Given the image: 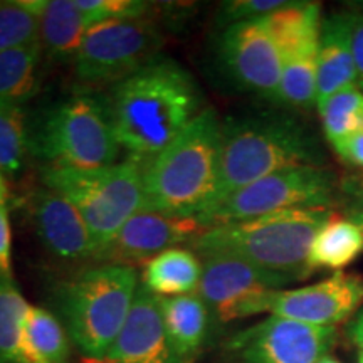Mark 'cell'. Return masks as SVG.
Here are the masks:
<instances>
[{"mask_svg": "<svg viewBox=\"0 0 363 363\" xmlns=\"http://www.w3.org/2000/svg\"><path fill=\"white\" fill-rule=\"evenodd\" d=\"M113 128L130 157L148 162L201 113V91L172 59H155L110 91Z\"/></svg>", "mask_w": 363, "mask_h": 363, "instance_id": "cell-1", "label": "cell"}, {"mask_svg": "<svg viewBox=\"0 0 363 363\" xmlns=\"http://www.w3.org/2000/svg\"><path fill=\"white\" fill-rule=\"evenodd\" d=\"M325 152L315 133L296 118L281 113L229 118L222 123L216 197L203 214L235 190L267 175L294 167H325Z\"/></svg>", "mask_w": 363, "mask_h": 363, "instance_id": "cell-2", "label": "cell"}, {"mask_svg": "<svg viewBox=\"0 0 363 363\" xmlns=\"http://www.w3.org/2000/svg\"><path fill=\"white\" fill-rule=\"evenodd\" d=\"M222 123L203 108L174 142L145 162V208L199 219L214 202L220 165Z\"/></svg>", "mask_w": 363, "mask_h": 363, "instance_id": "cell-3", "label": "cell"}, {"mask_svg": "<svg viewBox=\"0 0 363 363\" xmlns=\"http://www.w3.org/2000/svg\"><path fill=\"white\" fill-rule=\"evenodd\" d=\"M333 211H286L207 227L190 249L199 256H233L299 281L313 274L308 256L313 239Z\"/></svg>", "mask_w": 363, "mask_h": 363, "instance_id": "cell-4", "label": "cell"}, {"mask_svg": "<svg viewBox=\"0 0 363 363\" xmlns=\"http://www.w3.org/2000/svg\"><path fill=\"white\" fill-rule=\"evenodd\" d=\"M108 99L79 91L29 116V150L49 169L99 170L120 155Z\"/></svg>", "mask_w": 363, "mask_h": 363, "instance_id": "cell-5", "label": "cell"}, {"mask_svg": "<svg viewBox=\"0 0 363 363\" xmlns=\"http://www.w3.org/2000/svg\"><path fill=\"white\" fill-rule=\"evenodd\" d=\"M131 266L99 264L59 286L56 306L71 343L81 355L99 362L128 321L138 291Z\"/></svg>", "mask_w": 363, "mask_h": 363, "instance_id": "cell-6", "label": "cell"}, {"mask_svg": "<svg viewBox=\"0 0 363 363\" xmlns=\"http://www.w3.org/2000/svg\"><path fill=\"white\" fill-rule=\"evenodd\" d=\"M143 170L145 162L130 157L99 170L44 167L43 182L44 187L62 194L78 208L99 249L145 208Z\"/></svg>", "mask_w": 363, "mask_h": 363, "instance_id": "cell-7", "label": "cell"}, {"mask_svg": "<svg viewBox=\"0 0 363 363\" xmlns=\"http://www.w3.org/2000/svg\"><path fill=\"white\" fill-rule=\"evenodd\" d=\"M338 185L326 167L286 169L235 190L197 220L212 227L286 211H331L340 203Z\"/></svg>", "mask_w": 363, "mask_h": 363, "instance_id": "cell-8", "label": "cell"}, {"mask_svg": "<svg viewBox=\"0 0 363 363\" xmlns=\"http://www.w3.org/2000/svg\"><path fill=\"white\" fill-rule=\"evenodd\" d=\"M163 38L148 17L91 26L72 59L74 78L84 91L115 86L155 61Z\"/></svg>", "mask_w": 363, "mask_h": 363, "instance_id": "cell-9", "label": "cell"}, {"mask_svg": "<svg viewBox=\"0 0 363 363\" xmlns=\"http://www.w3.org/2000/svg\"><path fill=\"white\" fill-rule=\"evenodd\" d=\"M293 283L233 256H203L199 296L220 323L269 313L274 294Z\"/></svg>", "mask_w": 363, "mask_h": 363, "instance_id": "cell-10", "label": "cell"}, {"mask_svg": "<svg viewBox=\"0 0 363 363\" xmlns=\"http://www.w3.org/2000/svg\"><path fill=\"white\" fill-rule=\"evenodd\" d=\"M337 343V328L269 315L240 331L229 348L240 363H318Z\"/></svg>", "mask_w": 363, "mask_h": 363, "instance_id": "cell-11", "label": "cell"}, {"mask_svg": "<svg viewBox=\"0 0 363 363\" xmlns=\"http://www.w3.org/2000/svg\"><path fill=\"white\" fill-rule=\"evenodd\" d=\"M220 62L240 89L276 101L283 61L274 40L259 21L227 26L219 44Z\"/></svg>", "mask_w": 363, "mask_h": 363, "instance_id": "cell-12", "label": "cell"}, {"mask_svg": "<svg viewBox=\"0 0 363 363\" xmlns=\"http://www.w3.org/2000/svg\"><path fill=\"white\" fill-rule=\"evenodd\" d=\"M207 227L192 217H175L143 208L125 222L110 242L98 249L93 261L101 264L131 266L148 262L180 244L192 242Z\"/></svg>", "mask_w": 363, "mask_h": 363, "instance_id": "cell-13", "label": "cell"}, {"mask_svg": "<svg viewBox=\"0 0 363 363\" xmlns=\"http://www.w3.org/2000/svg\"><path fill=\"white\" fill-rule=\"evenodd\" d=\"M363 305V278L337 271L316 284L281 289L274 294L269 315L315 326L343 323Z\"/></svg>", "mask_w": 363, "mask_h": 363, "instance_id": "cell-14", "label": "cell"}, {"mask_svg": "<svg viewBox=\"0 0 363 363\" xmlns=\"http://www.w3.org/2000/svg\"><path fill=\"white\" fill-rule=\"evenodd\" d=\"M35 235L61 261L94 259L98 247L83 216L69 199L56 190H35L29 203Z\"/></svg>", "mask_w": 363, "mask_h": 363, "instance_id": "cell-15", "label": "cell"}, {"mask_svg": "<svg viewBox=\"0 0 363 363\" xmlns=\"http://www.w3.org/2000/svg\"><path fill=\"white\" fill-rule=\"evenodd\" d=\"M94 363H184L167 338L158 298L145 286L136 291L128 321L115 343Z\"/></svg>", "mask_w": 363, "mask_h": 363, "instance_id": "cell-16", "label": "cell"}, {"mask_svg": "<svg viewBox=\"0 0 363 363\" xmlns=\"http://www.w3.org/2000/svg\"><path fill=\"white\" fill-rule=\"evenodd\" d=\"M358 88L350 33L345 13H331L321 22L316 69V108L333 94Z\"/></svg>", "mask_w": 363, "mask_h": 363, "instance_id": "cell-17", "label": "cell"}, {"mask_svg": "<svg viewBox=\"0 0 363 363\" xmlns=\"http://www.w3.org/2000/svg\"><path fill=\"white\" fill-rule=\"evenodd\" d=\"M39 19V43L43 54L51 61L74 59L86 30L83 13L76 0H27Z\"/></svg>", "mask_w": 363, "mask_h": 363, "instance_id": "cell-18", "label": "cell"}, {"mask_svg": "<svg viewBox=\"0 0 363 363\" xmlns=\"http://www.w3.org/2000/svg\"><path fill=\"white\" fill-rule=\"evenodd\" d=\"M158 298V296H157ZM167 338L184 363H192L203 347L211 311L199 293L174 298H158Z\"/></svg>", "mask_w": 363, "mask_h": 363, "instance_id": "cell-19", "label": "cell"}, {"mask_svg": "<svg viewBox=\"0 0 363 363\" xmlns=\"http://www.w3.org/2000/svg\"><path fill=\"white\" fill-rule=\"evenodd\" d=\"M202 261L192 249L174 247L145 262L143 286L158 298L197 293Z\"/></svg>", "mask_w": 363, "mask_h": 363, "instance_id": "cell-20", "label": "cell"}, {"mask_svg": "<svg viewBox=\"0 0 363 363\" xmlns=\"http://www.w3.org/2000/svg\"><path fill=\"white\" fill-rule=\"evenodd\" d=\"M363 252V230L350 217L331 214L313 239L308 267L342 271Z\"/></svg>", "mask_w": 363, "mask_h": 363, "instance_id": "cell-21", "label": "cell"}, {"mask_svg": "<svg viewBox=\"0 0 363 363\" xmlns=\"http://www.w3.org/2000/svg\"><path fill=\"white\" fill-rule=\"evenodd\" d=\"M29 305L13 279L0 278V363H48L26 335Z\"/></svg>", "mask_w": 363, "mask_h": 363, "instance_id": "cell-22", "label": "cell"}, {"mask_svg": "<svg viewBox=\"0 0 363 363\" xmlns=\"http://www.w3.org/2000/svg\"><path fill=\"white\" fill-rule=\"evenodd\" d=\"M283 59L303 44L318 39L321 34V7L313 2H289L279 11L259 21Z\"/></svg>", "mask_w": 363, "mask_h": 363, "instance_id": "cell-23", "label": "cell"}, {"mask_svg": "<svg viewBox=\"0 0 363 363\" xmlns=\"http://www.w3.org/2000/svg\"><path fill=\"white\" fill-rule=\"evenodd\" d=\"M320 38L303 44L296 51L286 54L281 71L278 101L293 110H310L316 106V69Z\"/></svg>", "mask_w": 363, "mask_h": 363, "instance_id": "cell-24", "label": "cell"}, {"mask_svg": "<svg viewBox=\"0 0 363 363\" xmlns=\"http://www.w3.org/2000/svg\"><path fill=\"white\" fill-rule=\"evenodd\" d=\"M43 57L40 43L0 52V104H26L38 93Z\"/></svg>", "mask_w": 363, "mask_h": 363, "instance_id": "cell-25", "label": "cell"}, {"mask_svg": "<svg viewBox=\"0 0 363 363\" xmlns=\"http://www.w3.org/2000/svg\"><path fill=\"white\" fill-rule=\"evenodd\" d=\"M29 150V115L24 104H0V174L13 177L24 169Z\"/></svg>", "mask_w": 363, "mask_h": 363, "instance_id": "cell-26", "label": "cell"}, {"mask_svg": "<svg viewBox=\"0 0 363 363\" xmlns=\"http://www.w3.org/2000/svg\"><path fill=\"white\" fill-rule=\"evenodd\" d=\"M26 335L38 355L48 363H69L71 340L61 320L45 308L29 305Z\"/></svg>", "mask_w": 363, "mask_h": 363, "instance_id": "cell-27", "label": "cell"}, {"mask_svg": "<svg viewBox=\"0 0 363 363\" xmlns=\"http://www.w3.org/2000/svg\"><path fill=\"white\" fill-rule=\"evenodd\" d=\"M323 133L331 147L363 131V91L348 88L333 94L318 108Z\"/></svg>", "mask_w": 363, "mask_h": 363, "instance_id": "cell-28", "label": "cell"}, {"mask_svg": "<svg viewBox=\"0 0 363 363\" xmlns=\"http://www.w3.org/2000/svg\"><path fill=\"white\" fill-rule=\"evenodd\" d=\"M35 43H39V19L29 2H0V52Z\"/></svg>", "mask_w": 363, "mask_h": 363, "instance_id": "cell-29", "label": "cell"}, {"mask_svg": "<svg viewBox=\"0 0 363 363\" xmlns=\"http://www.w3.org/2000/svg\"><path fill=\"white\" fill-rule=\"evenodd\" d=\"M89 27L108 21L143 19L150 11V4L142 0H76Z\"/></svg>", "mask_w": 363, "mask_h": 363, "instance_id": "cell-30", "label": "cell"}, {"mask_svg": "<svg viewBox=\"0 0 363 363\" xmlns=\"http://www.w3.org/2000/svg\"><path fill=\"white\" fill-rule=\"evenodd\" d=\"M288 4L286 0H233V2L222 4L220 21L227 26L238 24V22L261 21Z\"/></svg>", "mask_w": 363, "mask_h": 363, "instance_id": "cell-31", "label": "cell"}, {"mask_svg": "<svg viewBox=\"0 0 363 363\" xmlns=\"http://www.w3.org/2000/svg\"><path fill=\"white\" fill-rule=\"evenodd\" d=\"M7 179L0 174V278L13 279L12 269V229L9 219Z\"/></svg>", "mask_w": 363, "mask_h": 363, "instance_id": "cell-32", "label": "cell"}, {"mask_svg": "<svg viewBox=\"0 0 363 363\" xmlns=\"http://www.w3.org/2000/svg\"><path fill=\"white\" fill-rule=\"evenodd\" d=\"M338 201L350 216L363 214V170L343 177L338 185Z\"/></svg>", "mask_w": 363, "mask_h": 363, "instance_id": "cell-33", "label": "cell"}, {"mask_svg": "<svg viewBox=\"0 0 363 363\" xmlns=\"http://www.w3.org/2000/svg\"><path fill=\"white\" fill-rule=\"evenodd\" d=\"M348 24V33H350L352 54L355 61L358 88L363 89V13L353 9L352 12H345Z\"/></svg>", "mask_w": 363, "mask_h": 363, "instance_id": "cell-34", "label": "cell"}, {"mask_svg": "<svg viewBox=\"0 0 363 363\" xmlns=\"http://www.w3.org/2000/svg\"><path fill=\"white\" fill-rule=\"evenodd\" d=\"M333 150L345 165L355 170H363V131H358L333 145Z\"/></svg>", "mask_w": 363, "mask_h": 363, "instance_id": "cell-35", "label": "cell"}, {"mask_svg": "<svg viewBox=\"0 0 363 363\" xmlns=\"http://www.w3.org/2000/svg\"><path fill=\"white\" fill-rule=\"evenodd\" d=\"M347 331L352 342L358 347V350L363 352V310L358 311L355 318L348 323Z\"/></svg>", "mask_w": 363, "mask_h": 363, "instance_id": "cell-36", "label": "cell"}, {"mask_svg": "<svg viewBox=\"0 0 363 363\" xmlns=\"http://www.w3.org/2000/svg\"><path fill=\"white\" fill-rule=\"evenodd\" d=\"M350 219L355 222V224H358L362 227V230H363V214H357V216H350Z\"/></svg>", "mask_w": 363, "mask_h": 363, "instance_id": "cell-37", "label": "cell"}, {"mask_svg": "<svg viewBox=\"0 0 363 363\" xmlns=\"http://www.w3.org/2000/svg\"><path fill=\"white\" fill-rule=\"evenodd\" d=\"M318 363H342V362H340V360H337V358H333V357H325V358H321V360L320 362H318Z\"/></svg>", "mask_w": 363, "mask_h": 363, "instance_id": "cell-38", "label": "cell"}, {"mask_svg": "<svg viewBox=\"0 0 363 363\" xmlns=\"http://www.w3.org/2000/svg\"><path fill=\"white\" fill-rule=\"evenodd\" d=\"M357 363H363V352L358 350V355H357Z\"/></svg>", "mask_w": 363, "mask_h": 363, "instance_id": "cell-39", "label": "cell"}, {"mask_svg": "<svg viewBox=\"0 0 363 363\" xmlns=\"http://www.w3.org/2000/svg\"><path fill=\"white\" fill-rule=\"evenodd\" d=\"M355 11H358V12H362V13H363V2H358V4H357Z\"/></svg>", "mask_w": 363, "mask_h": 363, "instance_id": "cell-40", "label": "cell"}]
</instances>
